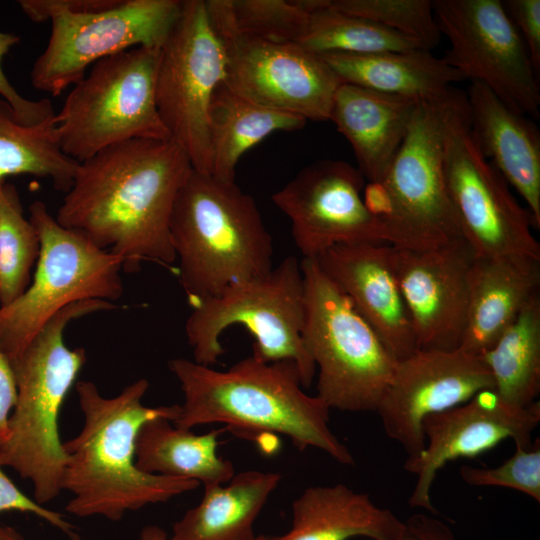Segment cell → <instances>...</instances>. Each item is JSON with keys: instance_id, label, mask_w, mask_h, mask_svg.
I'll return each instance as SVG.
<instances>
[{"instance_id": "6da1fadb", "label": "cell", "mask_w": 540, "mask_h": 540, "mask_svg": "<svg viewBox=\"0 0 540 540\" xmlns=\"http://www.w3.org/2000/svg\"><path fill=\"white\" fill-rule=\"evenodd\" d=\"M193 168L172 140L130 139L78 164L56 215L135 272L145 261L176 262L170 220L177 195Z\"/></svg>"}, {"instance_id": "7a4b0ae2", "label": "cell", "mask_w": 540, "mask_h": 540, "mask_svg": "<svg viewBox=\"0 0 540 540\" xmlns=\"http://www.w3.org/2000/svg\"><path fill=\"white\" fill-rule=\"evenodd\" d=\"M149 382L138 379L118 395L103 396L92 381L76 383L83 427L63 442L66 465L62 488L73 497L66 511L78 517L119 521L126 512L164 503L196 489V480L143 472L136 465V439L149 420L173 422L180 405L149 407L142 402Z\"/></svg>"}, {"instance_id": "3957f363", "label": "cell", "mask_w": 540, "mask_h": 540, "mask_svg": "<svg viewBox=\"0 0 540 540\" xmlns=\"http://www.w3.org/2000/svg\"><path fill=\"white\" fill-rule=\"evenodd\" d=\"M184 401L172 422L190 430L223 423L236 435L286 436L299 451L313 447L342 465L354 457L329 427V406L317 395H308L292 361L263 362L248 356L224 371L186 358L170 360Z\"/></svg>"}, {"instance_id": "277c9868", "label": "cell", "mask_w": 540, "mask_h": 540, "mask_svg": "<svg viewBox=\"0 0 540 540\" xmlns=\"http://www.w3.org/2000/svg\"><path fill=\"white\" fill-rule=\"evenodd\" d=\"M178 278L190 305L272 269L273 239L235 181L192 170L170 220Z\"/></svg>"}, {"instance_id": "5b68a950", "label": "cell", "mask_w": 540, "mask_h": 540, "mask_svg": "<svg viewBox=\"0 0 540 540\" xmlns=\"http://www.w3.org/2000/svg\"><path fill=\"white\" fill-rule=\"evenodd\" d=\"M103 300L73 303L54 315L11 364L17 397L8 436L0 446V466L9 467L33 485L43 505L63 490L66 454L59 435L63 402L86 362L84 348H69L64 331L70 322L116 309Z\"/></svg>"}, {"instance_id": "8992f818", "label": "cell", "mask_w": 540, "mask_h": 540, "mask_svg": "<svg viewBox=\"0 0 540 540\" xmlns=\"http://www.w3.org/2000/svg\"><path fill=\"white\" fill-rule=\"evenodd\" d=\"M460 92L453 87L443 98L419 102L384 176L364 188V203L393 247L423 250L465 240L443 168L446 123Z\"/></svg>"}, {"instance_id": "52a82bcc", "label": "cell", "mask_w": 540, "mask_h": 540, "mask_svg": "<svg viewBox=\"0 0 540 540\" xmlns=\"http://www.w3.org/2000/svg\"><path fill=\"white\" fill-rule=\"evenodd\" d=\"M304 322L301 260L288 256L265 274L234 283L192 305L185 334L194 361L212 366L225 352L222 334L242 326L253 337V357L263 362H294L303 388H308L316 367L303 341Z\"/></svg>"}, {"instance_id": "ba28073f", "label": "cell", "mask_w": 540, "mask_h": 540, "mask_svg": "<svg viewBox=\"0 0 540 540\" xmlns=\"http://www.w3.org/2000/svg\"><path fill=\"white\" fill-rule=\"evenodd\" d=\"M305 347L318 369L317 396L330 409L376 411L397 361L316 259L302 258Z\"/></svg>"}, {"instance_id": "9c48e42d", "label": "cell", "mask_w": 540, "mask_h": 540, "mask_svg": "<svg viewBox=\"0 0 540 540\" xmlns=\"http://www.w3.org/2000/svg\"><path fill=\"white\" fill-rule=\"evenodd\" d=\"M29 220L40 240L34 277L22 295L0 306V350L10 363L62 309L85 300L113 303L123 294L119 256L59 224L42 201L31 204Z\"/></svg>"}, {"instance_id": "30bf717a", "label": "cell", "mask_w": 540, "mask_h": 540, "mask_svg": "<svg viewBox=\"0 0 540 540\" xmlns=\"http://www.w3.org/2000/svg\"><path fill=\"white\" fill-rule=\"evenodd\" d=\"M160 48L136 47L96 62L55 116L62 151L78 163L130 139L171 140L156 106Z\"/></svg>"}, {"instance_id": "8fae6325", "label": "cell", "mask_w": 540, "mask_h": 540, "mask_svg": "<svg viewBox=\"0 0 540 540\" xmlns=\"http://www.w3.org/2000/svg\"><path fill=\"white\" fill-rule=\"evenodd\" d=\"M205 3L224 49L223 83L229 90L258 105L306 120H329L335 91L342 82L320 55L294 43L240 31L230 0Z\"/></svg>"}, {"instance_id": "7c38bea8", "label": "cell", "mask_w": 540, "mask_h": 540, "mask_svg": "<svg viewBox=\"0 0 540 540\" xmlns=\"http://www.w3.org/2000/svg\"><path fill=\"white\" fill-rule=\"evenodd\" d=\"M446 187L462 235L478 257H526L540 261L537 229L497 169L482 155L470 128L466 94L449 113L443 148Z\"/></svg>"}, {"instance_id": "4fadbf2b", "label": "cell", "mask_w": 540, "mask_h": 540, "mask_svg": "<svg viewBox=\"0 0 540 540\" xmlns=\"http://www.w3.org/2000/svg\"><path fill=\"white\" fill-rule=\"evenodd\" d=\"M224 49L203 0H183L182 12L160 48L155 80L159 116L193 170L211 174L209 108L224 82Z\"/></svg>"}, {"instance_id": "5bb4252c", "label": "cell", "mask_w": 540, "mask_h": 540, "mask_svg": "<svg viewBox=\"0 0 540 540\" xmlns=\"http://www.w3.org/2000/svg\"><path fill=\"white\" fill-rule=\"evenodd\" d=\"M182 7L181 0H120L104 10L53 17L48 43L30 72L32 86L58 96L104 58L136 47L161 48Z\"/></svg>"}, {"instance_id": "9a60e30c", "label": "cell", "mask_w": 540, "mask_h": 540, "mask_svg": "<svg viewBox=\"0 0 540 540\" xmlns=\"http://www.w3.org/2000/svg\"><path fill=\"white\" fill-rule=\"evenodd\" d=\"M442 57L464 77L487 86L514 111L538 118L539 78L525 45L500 0H433Z\"/></svg>"}, {"instance_id": "2e32d148", "label": "cell", "mask_w": 540, "mask_h": 540, "mask_svg": "<svg viewBox=\"0 0 540 540\" xmlns=\"http://www.w3.org/2000/svg\"><path fill=\"white\" fill-rule=\"evenodd\" d=\"M364 180L348 162L324 159L301 169L272 195L290 220L303 258H317L341 244L385 243L379 219L364 203Z\"/></svg>"}, {"instance_id": "e0dca14e", "label": "cell", "mask_w": 540, "mask_h": 540, "mask_svg": "<svg viewBox=\"0 0 540 540\" xmlns=\"http://www.w3.org/2000/svg\"><path fill=\"white\" fill-rule=\"evenodd\" d=\"M494 389L483 360L461 349H418L397 361L392 378L375 412L385 433L408 457L425 447L423 420Z\"/></svg>"}, {"instance_id": "ac0fdd59", "label": "cell", "mask_w": 540, "mask_h": 540, "mask_svg": "<svg viewBox=\"0 0 540 540\" xmlns=\"http://www.w3.org/2000/svg\"><path fill=\"white\" fill-rule=\"evenodd\" d=\"M539 422V401L516 407L501 399L494 389L481 390L463 404L427 416L422 423L425 447L404 463V469L417 476L408 504L438 515L431 489L444 465L477 457L507 439L528 449Z\"/></svg>"}, {"instance_id": "d6986e66", "label": "cell", "mask_w": 540, "mask_h": 540, "mask_svg": "<svg viewBox=\"0 0 540 540\" xmlns=\"http://www.w3.org/2000/svg\"><path fill=\"white\" fill-rule=\"evenodd\" d=\"M475 254L465 240L432 249L392 246L399 290L418 349H458L465 330Z\"/></svg>"}, {"instance_id": "ffe728a7", "label": "cell", "mask_w": 540, "mask_h": 540, "mask_svg": "<svg viewBox=\"0 0 540 540\" xmlns=\"http://www.w3.org/2000/svg\"><path fill=\"white\" fill-rule=\"evenodd\" d=\"M314 259L349 298L396 361L418 350L396 280L391 245L341 244Z\"/></svg>"}, {"instance_id": "44dd1931", "label": "cell", "mask_w": 540, "mask_h": 540, "mask_svg": "<svg viewBox=\"0 0 540 540\" xmlns=\"http://www.w3.org/2000/svg\"><path fill=\"white\" fill-rule=\"evenodd\" d=\"M466 101L478 148L515 188L540 228V131L528 116L508 107L484 84L472 81Z\"/></svg>"}, {"instance_id": "7402d4cb", "label": "cell", "mask_w": 540, "mask_h": 540, "mask_svg": "<svg viewBox=\"0 0 540 540\" xmlns=\"http://www.w3.org/2000/svg\"><path fill=\"white\" fill-rule=\"evenodd\" d=\"M419 102L362 86L341 83L329 120L350 143L358 170L378 182L401 146Z\"/></svg>"}, {"instance_id": "603a6c76", "label": "cell", "mask_w": 540, "mask_h": 540, "mask_svg": "<svg viewBox=\"0 0 540 540\" xmlns=\"http://www.w3.org/2000/svg\"><path fill=\"white\" fill-rule=\"evenodd\" d=\"M540 261L475 256L469 276L467 319L459 349L481 357L539 293Z\"/></svg>"}, {"instance_id": "cb8c5ba5", "label": "cell", "mask_w": 540, "mask_h": 540, "mask_svg": "<svg viewBox=\"0 0 540 540\" xmlns=\"http://www.w3.org/2000/svg\"><path fill=\"white\" fill-rule=\"evenodd\" d=\"M290 529L268 540H400L406 523L345 484L310 486L292 503Z\"/></svg>"}, {"instance_id": "d4e9b609", "label": "cell", "mask_w": 540, "mask_h": 540, "mask_svg": "<svg viewBox=\"0 0 540 540\" xmlns=\"http://www.w3.org/2000/svg\"><path fill=\"white\" fill-rule=\"evenodd\" d=\"M342 83H350L417 102L443 98L465 80L443 58L415 48L369 54L332 52L320 55Z\"/></svg>"}, {"instance_id": "484cf974", "label": "cell", "mask_w": 540, "mask_h": 540, "mask_svg": "<svg viewBox=\"0 0 540 540\" xmlns=\"http://www.w3.org/2000/svg\"><path fill=\"white\" fill-rule=\"evenodd\" d=\"M281 481L277 472L242 471L204 486L200 503L173 525L171 540H254V523Z\"/></svg>"}, {"instance_id": "4316f807", "label": "cell", "mask_w": 540, "mask_h": 540, "mask_svg": "<svg viewBox=\"0 0 540 540\" xmlns=\"http://www.w3.org/2000/svg\"><path fill=\"white\" fill-rule=\"evenodd\" d=\"M224 430L196 435L167 418L149 420L136 439V465L149 474L196 480L204 486L225 484L235 472L232 462L217 452Z\"/></svg>"}, {"instance_id": "83f0119b", "label": "cell", "mask_w": 540, "mask_h": 540, "mask_svg": "<svg viewBox=\"0 0 540 540\" xmlns=\"http://www.w3.org/2000/svg\"><path fill=\"white\" fill-rule=\"evenodd\" d=\"M306 121L248 101L220 83L209 108L210 175L235 181L236 166L247 150L274 132L299 130Z\"/></svg>"}, {"instance_id": "f1b7e54d", "label": "cell", "mask_w": 540, "mask_h": 540, "mask_svg": "<svg viewBox=\"0 0 540 540\" xmlns=\"http://www.w3.org/2000/svg\"><path fill=\"white\" fill-rule=\"evenodd\" d=\"M494 390L505 402L525 408L540 391V294L533 296L495 344L480 357Z\"/></svg>"}, {"instance_id": "f546056e", "label": "cell", "mask_w": 540, "mask_h": 540, "mask_svg": "<svg viewBox=\"0 0 540 540\" xmlns=\"http://www.w3.org/2000/svg\"><path fill=\"white\" fill-rule=\"evenodd\" d=\"M55 116L36 125H25L0 98V180L31 175L47 178L56 190L68 192L79 163L62 151Z\"/></svg>"}, {"instance_id": "4dcf8cb0", "label": "cell", "mask_w": 540, "mask_h": 540, "mask_svg": "<svg viewBox=\"0 0 540 540\" xmlns=\"http://www.w3.org/2000/svg\"><path fill=\"white\" fill-rule=\"evenodd\" d=\"M303 2L307 18L295 44L314 54H369L421 48L415 41L377 23L334 9L328 0Z\"/></svg>"}, {"instance_id": "1f68e13d", "label": "cell", "mask_w": 540, "mask_h": 540, "mask_svg": "<svg viewBox=\"0 0 540 540\" xmlns=\"http://www.w3.org/2000/svg\"><path fill=\"white\" fill-rule=\"evenodd\" d=\"M39 251L38 233L24 216L16 188L4 182L0 187V306L24 293Z\"/></svg>"}, {"instance_id": "d6a6232c", "label": "cell", "mask_w": 540, "mask_h": 540, "mask_svg": "<svg viewBox=\"0 0 540 540\" xmlns=\"http://www.w3.org/2000/svg\"><path fill=\"white\" fill-rule=\"evenodd\" d=\"M334 9L377 23L399 33L426 50L442 37L431 0H328Z\"/></svg>"}, {"instance_id": "836d02e7", "label": "cell", "mask_w": 540, "mask_h": 540, "mask_svg": "<svg viewBox=\"0 0 540 540\" xmlns=\"http://www.w3.org/2000/svg\"><path fill=\"white\" fill-rule=\"evenodd\" d=\"M237 28L264 39L296 43L304 28L303 0H230Z\"/></svg>"}, {"instance_id": "e575fe53", "label": "cell", "mask_w": 540, "mask_h": 540, "mask_svg": "<svg viewBox=\"0 0 540 540\" xmlns=\"http://www.w3.org/2000/svg\"><path fill=\"white\" fill-rule=\"evenodd\" d=\"M460 475L470 486H495L513 489L540 503V444L532 448L516 446L515 453L495 468L463 465Z\"/></svg>"}, {"instance_id": "d590c367", "label": "cell", "mask_w": 540, "mask_h": 540, "mask_svg": "<svg viewBox=\"0 0 540 540\" xmlns=\"http://www.w3.org/2000/svg\"><path fill=\"white\" fill-rule=\"evenodd\" d=\"M21 38L14 33L0 31V96L13 109L18 120L25 125H36L53 117L56 113L49 99L31 100L23 97L6 77L2 60Z\"/></svg>"}, {"instance_id": "8d00e7d4", "label": "cell", "mask_w": 540, "mask_h": 540, "mask_svg": "<svg viewBox=\"0 0 540 540\" xmlns=\"http://www.w3.org/2000/svg\"><path fill=\"white\" fill-rule=\"evenodd\" d=\"M503 7L518 31L540 79V0H505Z\"/></svg>"}, {"instance_id": "74e56055", "label": "cell", "mask_w": 540, "mask_h": 540, "mask_svg": "<svg viewBox=\"0 0 540 540\" xmlns=\"http://www.w3.org/2000/svg\"><path fill=\"white\" fill-rule=\"evenodd\" d=\"M20 511L31 513L64 532L70 539L79 540L76 528L63 514L50 510L23 493L3 472L0 466V513Z\"/></svg>"}, {"instance_id": "f35d334b", "label": "cell", "mask_w": 540, "mask_h": 540, "mask_svg": "<svg viewBox=\"0 0 540 540\" xmlns=\"http://www.w3.org/2000/svg\"><path fill=\"white\" fill-rule=\"evenodd\" d=\"M120 0H20L23 13L33 22L41 23L61 14L100 11Z\"/></svg>"}, {"instance_id": "ab89813d", "label": "cell", "mask_w": 540, "mask_h": 540, "mask_svg": "<svg viewBox=\"0 0 540 540\" xmlns=\"http://www.w3.org/2000/svg\"><path fill=\"white\" fill-rule=\"evenodd\" d=\"M17 389L10 362L0 350V446L8 436L9 418L16 403Z\"/></svg>"}, {"instance_id": "60d3db41", "label": "cell", "mask_w": 540, "mask_h": 540, "mask_svg": "<svg viewBox=\"0 0 540 540\" xmlns=\"http://www.w3.org/2000/svg\"><path fill=\"white\" fill-rule=\"evenodd\" d=\"M405 523L407 529L419 540H456L446 523L428 514L416 513Z\"/></svg>"}, {"instance_id": "b9f144b4", "label": "cell", "mask_w": 540, "mask_h": 540, "mask_svg": "<svg viewBox=\"0 0 540 540\" xmlns=\"http://www.w3.org/2000/svg\"><path fill=\"white\" fill-rule=\"evenodd\" d=\"M139 540H169L167 533L157 525H147L142 528ZM254 540H268L264 535L256 536Z\"/></svg>"}, {"instance_id": "7bdbcfd3", "label": "cell", "mask_w": 540, "mask_h": 540, "mask_svg": "<svg viewBox=\"0 0 540 540\" xmlns=\"http://www.w3.org/2000/svg\"><path fill=\"white\" fill-rule=\"evenodd\" d=\"M0 540H26L15 528L0 525ZM73 540V539H70Z\"/></svg>"}, {"instance_id": "ee69618b", "label": "cell", "mask_w": 540, "mask_h": 540, "mask_svg": "<svg viewBox=\"0 0 540 540\" xmlns=\"http://www.w3.org/2000/svg\"><path fill=\"white\" fill-rule=\"evenodd\" d=\"M400 540H419L416 536H414L408 529L404 533V535L401 537Z\"/></svg>"}, {"instance_id": "f6af8a7d", "label": "cell", "mask_w": 540, "mask_h": 540, "mask_svg": "<svg viewBox=\"0 0 540 540\" xmlns=\"http://www.w3.org/2000/svg\"><path fill=\"white\" fill-rule=\"evenodd\" d=\"M4 182H5V181L0 180V187H1V185H2Z\"/></svg>"}]
</instances>
